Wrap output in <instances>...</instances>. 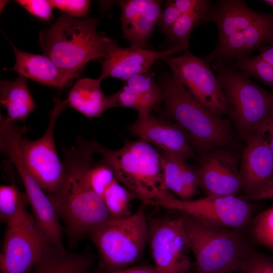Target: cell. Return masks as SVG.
<instances>
[{
  "label": "cell",
  "instance_id": "cell-1",
  "mask_svg": "<svg viewBox=\"0 0 273 273\" xmlns=\"http://www.w3.org/2000/svg\"><path fill=\"white\" fill-rule=\"evenodd\" d=\"M94 146V141L78 138L64 152V181L55 192L48 195L73 242L111 218L103 199L93 191L86 177L96 153Z\"/></svg>",
  "mask_w": 273,
  "mask_h": 273
},
{
  "label": "cell",
  "instance_id": "cell-2",
  "mask_svg": "<svg viewBox=\"0 0 273 273\" xmlns=\"http://www.w3.org/2000/svg\"><path fill=\"white\" fill-rule=\"evenodd\" d=\"M96 23L94 19L79 20L61 13L53 25L39 33L44 55L63 72L78 77L90 60L105 57L109 38L97 31Z\"/></svg>",
  "mask_w": 273,
  "mask_h": 273
},
{
  "label": "cell",
  "instance_id": "cell-3",
  "mask_svg": "<svg viewBox=\"0 0 273 273\" xmlns=\"http://www.w3.org/2000/svg\"><path fill=\"white\" fill-rule=\"evenodd\" d=\"M184 227L197 273L241 270L255 251L243 230L208 225L185 214Z\"/></svg>",
  "mask_w": 273,
  "mask_h": 273
},
{
  "label": "cell",
  "instance_id": "cell-4",
  "mask_svg": "<svg viewBox=\"0 0 273 273\" xmlns=\"http://www.w3.org/2000/svg\"><path fill=\"white\" fill-rule=\"evenodd\" d=\"M159 87L165 113L186 131L200 152L205 154L230 142V121L204 108L172 74L164 76Z\"/></svg>",
  "mask_w": 273,
  "mask_h": 273
},
{
  "label": "cell",
  "instance_id": "cell-5",
  "mask_svg": "<svg viewBox=\"0 0 273 273\" xmlns=\"http://www.w3.org/2000/svg\"><path fill=\"white\" fill-rule=\"evenodd\" d=\"M94 148L111 166L117 180L144 204L154 205L169 194L164 185L160 154L149 143L128 141L111 150L94 141Z\"/></svg>",
  "mask_w": 273,
  "mask_h": 273
},
{
  "label": "cell",
  "instance_id": "cell-6",
  "mask_svg": "<svg viewBox=\"0 0 273 273\" xmlns=\"http://www.w3.org/2000/svg\"><path fill=\"white\" fill-rule=\"evenodd\" d=\"M229 104V115L246 141L264 136L273 119V93L252 81L246 73L215 60L212 64Z\"/></svg>",
  "mask_w": 273,
  "mask_h": 273
},
{
  "label": "cell",
  "instance_id": "cell-7",
  "mask_svg": "<svg viewBox=\"0 0 273 273\" xmlns=\"http://www.w3.org/2000/svg\"><path fill=\"white\" fill-rule=\"evenodd\" d=\"M89 235L107 271L125 268L141 257L148 241L144 206L128 217H111Z\"/></svg>",
  "mask_w": 273,
  "mask_h": 273
},
{
  "label": "cell",
  "instance_id": "cell-8",
  "mask_svg": "<svg viewBox=\"0 0 273 273\" xmlns=\"http://www.w3.org/2000/svg\"><path fill=\"white\" fill-rule=\"evenodd\" d=\"M24 133L22 128L16 126H9L2 129L0 131L1 150L18 171L38 226L51 244L63 248L62 228L56 210L49 196L43 193V189L29 172L22 157L20 141Z\"/></svg>",
  "mask_w": 273,
  "mask_h": 273
},
{
  "label": "cell",
  "instance_id": "cell-9",
  "mask_svg": "<svg viewBox=\"0 0 273 273\" xmlns=\"http://www.w3.org/2000/svg\"><path fill=\"white\" fill-rule=\"evenodd\" d=\"M6 224L0 255L1 273H28L52 244L25 208Z\"/></svg>",
  "mask_w": 273,
  "mask_h": 273
},
{
  "label": "cell",
  "instance_id": "cell-10",
  "mask_svg": "<svg viewBox=\"0 0 273 273\" xmlns=\"http://www.w3.org/2000/svg\"><path fill=\"white\" fill-rule=\"evenodd\" d=\"M154 205L183 212L210 225L241 230L250 225L254 211L249 201L236 196L185 200L169 194Z\"/></svg>",
  "mask_w": 273,
  "mask_h": 273
},
{
  "label": "cell",
  "instance_id": "cell-11",
  "mask_svg": "<svg viewBox=\"0 0 273 273\" xmlns=\"http://www.w3.org/2000/svg\"><path fill=\"white\" fill-rule=\"evenodd\" d=\"M161 60L169 66L172 74L204 108L220 118L228 114L225 93L205 59L197 57L187 50L181 56H168Z\"/></svg>",
  "mask_w": 273,
  "mask_h": 273
},
{
  "label": "cell",
  "instance_id": "cell-12",
  "mask_svg": "<svg viewBox=\"0 0 273 273\" xmlns=\"http://www.w3.org/2000/svg\"><path fill=\"white\" fill-rule=\"evenodd\" d=\"M55 102L44 133L34 141L29 140L25 134L20 141L21 152L26 165L39 186L49 194L55 192L65 178L64 166L56 151L54 130L58 118L67 106L65 100L57 98Z\"/></svg>",
  "mask_w": 273,
  "mask_h": 273
},
{
  "label": "cell",
  "instance_id": "cell-13",
  "mask_svg": "<svg viewBox=\"0 0 273 273\" xmlns=\"http://www.w3.org/2000/svg\"><path fill=\"white\" fill-rule=\"evenodd\" d=\"M148 224V242L154 267L163 273H188L190 249L184 216L172 219H152Z\"/></svg>",
  "mask_w": 273,
  "mask_h": 273
},
{
  "label": "cell",
  "instance_id": "cell-14",
  "mask_svg": "<svg viewBox=\"0 0 273 273\" xmlns=\"http://www.w3.org/2000/svg\"><path fill=\"white\" fill-rule=\"evenodd\" d=\"M238 159L223 147L204 154L195 172L206 196H236L242 191Z\"/></svg>",
  "mask_w": 273,
  "mask_h": 273
},
{
  "label": "cell",
  "instance_id": "cell-15",
  "mask_svg": "<svg viewBox=\"0 0 273 273\" xmlns=\"http://www.w3.org/2000/svg\"><path fill=\"white\" fill-rule=\"evenodd\" d=\"M105 56L99 60L102 72L99 78L102 81L113 77L122 82L132 75L148 72L158 59L181 52L176 47L163 51H154L134 47L122 48L109 38L105 50Z\"/></svg>",
  "mask_w": 273,
  "mask_h": 273
},
{
  "label": "cell",
  "instance_id": "cell-16",
  "mask_svg": "<svg viewBox=\"0 0 273 273\" xmlns=\"http://www.w3.org/2000/svg\"><path fill=\"white\" fill-rule=\"evenodd\" d=\"M129 129L132 134L155 145L160 151L185 159L194 157L190 139L186 131L177 123L156 117L151 112H139L136 120Z\"/></svg>",
  "mask_w": 273,
  "mask_h": 273
},
{
  "label": "cell",
  "instance_id": "cell-17",
  "mask_svg": "<svg viewBox=\"0 0 273 273\" xmlns=\"http://www.w3.org/2000/svg\"><path fill=\"white\" fill-rule=\"evenodd\" d=\"M268 43H273V14L240 32L218 41L212 52L205 59L210 62L218 60L223 63L250 56Z\"/></svg>",
  "mask_w": 273,
  "mask_h": 273
},
{
  "label": "cell",
  "instance_id": "cell-18",
  "mask_svg": "<svg viewBox=\"0 0 273 273\" xmlns=\"http://www.w3.org/2000/svg\"><path fill=\"white\" fill-rule=\"evenodd\" d=\"M162 2L156 0L120 1L122 36L131 47L144 48L162 14Z\"/></svg>",
  "mask_w": 273,
  "mask_h": 273
},
{
  "label": "cell",
  "instance_id": "cell-19",
  "mask_svg": "<svg viewBox=\"0 0 273 273\" xmlns=\"http://www.w3.org/2000/svg\"><path fill=\"white\" fill-rule=\"evenodd\" d=\"M246 142L239 167L244 194L273 180V152L268 142L258 134Z\"/></svg>",
  "mask_w": 273,
  "mask_h": 273
},
{
  "label": "cell",
  "instance_id": "cell-20",
  "mask_svg": "<svg viewBox=\"0 0 273 273\" xmlns=\"http://www.w3.org/2000/svg\"><path fill=\"white\" fill-rule=\"evenodd\" d=\"M268 15L251 9L245 1H218L210 7L200 24L208 22L215 23L218 28V42L243 31Z\"/></svg>",
  "mask_w": 273,
  "mask_h": 273
},
{
  "label": "cell",
  "instance_id": "cell-21",
  "mask_svg": "<svg viewBox=\"0 0 273 273\" xmlns=\"http://www.w3.org/2000/svg\"><path fill=\"white\" fill-rule=\"evenodd\" d=\"M15 55L14 66L9 69L39 83L63 89L75 76L63 72L47 56L20 50L8 39Z\"/></svg>",
  "mask_w": 273,
  "mask_h": 273
},
{
  "label": "cell",
  "instance_id": "cell-22",
  "mask_svg": "<svg viewBox=\"0 0 273 273\" xmlns=\"http://www.w3.org/2000/svg\"><path fill=\"white\" fill-rule=\"evenodd\" d=\"M161 165L165 189L177 195L181 200H190L197 193L198 178L182 157L161 151Z\"/></svg>",
  "mask_w": 273,
  "mask_h": 273
},
{
  "label": "cell",
  "instance_id": "cell-23",
  "mask_svg": "<svg viewBox=\"0 0 273 273\" xmlns=\"http://www.w3.org/2000/svg\"><path fill=\"white\" fill-rule=\"evenodd\" d=\"M101 82L99 78L78 79L65 100L67 106L89 118L100 116L107 110V96L101 89Z\"/></svg>",
  "mask_w": 273,
  "mask_h": 273
},
{
  "label": "cell",
  "instance_id": "cell-24",
  "mask_svg": "<svg viewBox=\"0 0 273 273\" xmlns=\"http://www.w3.org/2000/svg\"><path fill=\"white\" fill-rule=\"evenodd\" d=\"M0 103L5 107L8 121L19 120L25 123L37 106L29 92L26 78L20 75L13 81L0 83Z\"/></svg>",
  "mask_w": 273,
  "mask_h": 273
},
{
  "label": "cell",
  "instance_id": "cell-25",
  "mask_svg": "<svg viewBox=\"0 0 273 273\" xmlns=\"http://www.w3.org/2000/svg\"><path fill=\"white\" fill-rule=\"evenodd\" d=\"M91 263L86 255L50 245L33 267V273H87Z\"/></svg>",
  "mask_w": 273,
  "mask_h": 273
},
{
  "label": "cell",
  "instance_id": "cell-26",
  "mask_svg": "<svg viewBox=\"0 0 273 273\" xmlns=\"http://www.w3.org/2000/svg\"><path fill=\"white\" fill-rule=\"evenodd\" d=\"M211 6L209 1L203 3L192 12L181 15L167 34L176 47L183 51L188 50L190 37L194 28L201 21Z\"/></svg>",
  "mask_w": 273,
  "mask_h": 273
},
{
  "label": "cell",
  "instance_id": "cell-27",
  "mask_svg": "<svg viewBox=\"0 0 273 273\" xmlns=\"http://www.w3.org/2000/svg\"><path fill=\"white\" fill-rule=\"evenodd\" d=\"M123 82L122 89L138 96L152 110L162 101L159 85L148 72L132 75Z\"/></svg>",
  "mask_w": 273,
  "mask_h": 273
},
{
  "label": "cell",
  "instance_id": "cell-28",
  "mask_svg": "<svg viewBox=\"0 0 273 273\" xmlns=\"http://www.w3.org/2000/svg\"><path fill=\"white\" fill-rule=\"evenodd\" d=\"M133 198L132 193L116 179L106 191L103 200L111 218H122L132 214L130 203Z\"/></svg>",
  "mask_w": 273,
  "mask_h": 273
},
{
  "label": "cell",
  "instance_id": "cell-29",
  "mask_svg": "<svg viewBox=\"0 0 273 273\" xmlns=\"http://www.w3.org/2000/svg\"><path fill=\"white\" fill-rule=\"evenodd\" d=\"M29 203L25 192H21L15 185L0 187V218L6 224Z\"/></svg>",
  "mask_w": 273,
  "mask_h": 273
},
{
  "label": "cell",
  "instance_id": "cell-30",
  "mask_svg": "<svg viewBox=\"0 0 273 273\" xmlns=\"http://www.w3.org/2000/svg\"><path fill=\"white\" fill-rule=\"evenodd\" d=\"M250 226L251 236L254 242L273 250V206L256 215Z\"/></svg>",
  "mask_w": 273,
  "mask_h": 273
},
{
  "label": "cell",
  "instance_id": "cell-31",
  "mask_svg": "<svg viewBox=\"0 0 273 273\" xmlns=\"http://www.w3.org/2000/svg\"><path fill=\"white\" fill-rule=\"evenodd\" d=\"M232 67L244 72L273 87V66L258 59L256 56H247L238 59L232 64Z\"/></svg>",
  "mask_w": 273,
  "mask_h": 273
},
{
  "label": "cell",
  "instance_id": "cell-32",
  "mask_svg": "<svg viewBox=\"0 0 273 273\" xmlns=\"http://www.w3.org/2000/svg\"><path fill=\"white\" fill-rule=\"evenodd\" d=\"M86 177L90 187L102 199L107 189L117 179L111 166L104 159L98 163H93Z\"/></svg>",
  "mask_w": 273,
  "mask_h": 273
},
{
  "label": "cell",
  "instance_id": "cell-33",
  "mask_svg": "<svg viewBox=\"0 0 273 273\" xmlns=\"http://www.w3.org/2000/svg\"><path fill=\"white\" fill-rule=\"evenodd\" d=\"M53 8L72 17L86 16L90 4L88 0H49Z\"/></svg>",
  "mask_w": 273,
  "mask_h": 273
},
{
  "label": "cell",
  "instance_id": "cell-34",
  "mask_svg": "<svg viewBox=\"0 0 273 273\" xmlns=\"http://www.w3.org/2000/svg\"><path fill=\"white\" fill-rule=\"evenodd\" d=\"M35 17L49 21L54 16V8L50 1L47 0H17L15 1Z\"/></svg>",
  "mask_w": 273,
  "mask_h": 273
},
{
  "label": "cell",
  "instance_id": "cell-35",
  "mask_svg": "<svg viewBox=\"0 0 273 273\" xmlns=\"http://www.w3.org/2000/svg\"><path fill=\"white\" fill-rule=\"evenodd\" d=\"M180 15L172 1H166L158 23L160 29L167 35Z\"/></svg>",
  "mask_w": 273,
  "mask_h": 273
},
{
  "label": "cell",
  "instance_id": "cell-36",
  "mask_svg": "<svg viewBox=\"0 0 273 273\" xmlns=\"http://www.w3.org/2000/svg\"><path fill=\"white\" fill-rule=\"evenodd\" d=\"M241 198L249 202L273 198V180L250 193L244 194Z\"/></svg>",
  "mask_w": 273,
  "mask_h": 273
},
{
  "label": "cell",
  "instance_id": "cell-37",
  "mask_svg": "<svg viewBox=\"0 0 273 273\" xmlns=\"http://www.w3.org/2000/svg\"><path fill=\"white\" fill-rule=\"evenodd\" d=\"M204 0H175L173 3L181 15L193 12L204 2Z\"/></svg>",
  "mask_w": 273,
  "mask_h": 273
},
{
  "label": "cell",
  "instance_id": "cell-38",
  "mask_svg": "<svg viewBox=\"0 0 273 273\" xmlns=\"http://www.w3.org/2000/svg\"><path fill=\"white\" fill-rule=\"evenodd\" d=\"M103 273H163L154 266H141L119 270L107 271Z\"/></svg>",
  "mask_w": 273,
  "mask_h": 273
},
{
  "label": "cell",
  "instance_id": "cell-39",
  "mask_svg": "<svg viewBox=\"0 0 273 273\" xmlns=\"http://www.w3.org/2000/svg\"><path fill=\"white\" fill-rule=\"evenodd\" d=\"M259 51V54L256 57L273 66V43L268 46H264Z\"/></svg>",
  "mask_w": 273,
  "mask_h": 273
},
{
  "label": "cell",
  "instance_id": "cell-40",
  "mask_svg": "<svg viewBox=\"0 0 273 273\" xmlns=\"http://www.w3.org/2000/svg\"><path fill=\"white\" fill-rule=\"evenodd\" d=\"M267 132H268L269 134V142H268V144L273 152V119L269 123Z\"/></svg>",
  "mask_w": 273,
  "mask_h": 273
},
{
  "label": "cell",
  "instance_id": "cell-41",
  "mask_svg": "<svg viewBox=\"0 0 273 273\" xmlns=\"http://www.w3.org/2000/svg\"><path fill=\"white\" fill-rule=\"evenodd\" d=\"M262 2L273 7V0H264Z\"/></svg>",
  "mask_w": 273,
  "mask_h": 273
},
{
  "label": "cell",
  "instance_id": "cell-42",
  "mask_svg": "<svg viewBox=\"0 0 273 273\" xmlns=\"http://www.w3.org/2000/svg\"><path fill=\"white\" fill-rule=\"evenodd\" d=\"M7 1H1V10L3 9L5 5L6 4Z\"/></svg>",
  "mask_w": 273,
  "mask_h": 273
}]
</instances>
